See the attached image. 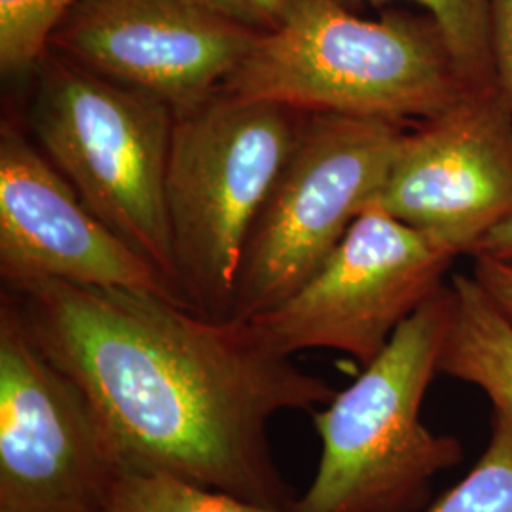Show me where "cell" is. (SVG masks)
I'll return each instance as SVG.
<instances>
[{
    "mask_svg": "<svg viewBox=\"0 0 512 512\" xmlns=\"http://www.w3.org/2000/svg\"><path fill=\"white\" fill-rule=\"evenodd\" d=\"M452 313L454 291L444 285L353 384L311 412L321 458L294 512L420 511L431 482L463 461L456 437L437 435L421 420Z\"/></svg>",
    "mask_w": 512,
    "mask_h": 512,
    "instance_id": "cell-3",
    "label": "cell"
},
{
    "mask_svg": "<svg viewBox=\"0 0 512 512\" xmlns=\"http://www.w3.org/2000/svg\"><path fill=\"white\" fill-rule=\"evenodd\" d=\"M484 255L512 264V213L480 241L473 256Z\"/></svg>",
    "mask_w": 512,
    "mask_h": 512,
    "instance_id": "cell-20",
    "label": "cell"
},
{
    "mask_svg": "<svg viewBox=\"0 0 512 512\" xmlns=\"http://www.w3.org/2000/svg\"><path fill=\"white\" fill-rule=\"evenodd\" d=\"M0 275L4 287L54 279L186 304L152 262L93 215L14 120L0 128Z\"/></svg>",
    "mask_w": 512,
    "mask_h": 512,
    "instance_id": "cell-11",
    "label": "cell"
},
{
    "mask_svg": "<svg viewBox=\"0 0 512 512\" xmlns=\"http://www.w3.org/2000/svg\"><path fill=\"white\" fill-rule=\"evenodd\" d=\"M105 512H294L200 486L179 476L126 469L110 492Z\"/></svg>",
    "mask_w": 512,
    "mask_h": 512,
    "instance_id": "cell-13",
    "label": "cell"
},
{
    "mask_svg": "<svg viewBox=\"0 0 512 512\" xmlns=\"http://www.w3.org/2000/svg\"><path fill=\"white\" fill-rule=\"evenodd\" d=\"M423 512H512V423L492 414L490 442L473 469Z\"/></svg>",
    "mask_w": 512,
    "mask_h": 512,
    "instance_id": "cell-14",
    "label": "cell"
},
{
    "mask_svg": "<svg viewBox=\"0 0 512 512\" xmlns=\"http://www.w3.org/2000/svg\"><path fill=\"white\" fill-rule=\"evenodd\" d=\"M456 258L380 203H370L317 274L253 323L291 357L330 349L365 366L446 285Z\"/></svg>",
    "mask_w": 512,
    "mask_h": 512,
    "instance_id": "cell-8",
    "label": "cell"
},
{
    "mask_svg": "<svg viewBox=\"0 0 512 512\" xmlns=\"http://www.w3.org/2000/svg\"><path fill=\"white\" fill-rule=\"evenodd\" d=\"M471 82L435 19L391 8L359 18L346 0H287L222 90L304 114L420 124Z\"/></svg>",
    "mask_w": 512,
    "mask_h": 512,
    "instance_id": "cell-2",
    "label": "cell"
},
{
    "mask_svg": "<svg viewBox=\"0 0 512 512\" xmlns=\"http://www.w3.org/2000/svg\"><path fill=\"white\" fill-rule=\"evenodd\" d=\"M220 18L255 31L268 33L277 27L287 0H194Z\"/></svg>",
    "mask_w": 512,
    "mask_h": 512,
    "instance_id": "cell-18",
    "label": "cell"
},
{
    "mask_svg": "<svg viewBox=\"0 0 512 512\" xmlns=\"http://www.w3.org/2000/svg\"><path fill=\"white\" fill-rule=\"evenodd\" d=\"M473 258V277L494 300L495 306L512 321V264L492 256L478 255Z\"/></svg>",
    "mask_w": 512,
    "mask_h": 512,
    "instance_id": "cell-19",
    "label": "cell"
},
{
    "mask_svg": "<svg viewBox=\"0 0 512 512\" xmlns=\"http://www.w3.org/2000/svg\"><path fill=\"white\" fill-rule=\"evenodd\" d=\"M406 126L306 114L239 264L230 319L253 321L302 289L378 200Z\"/></svg>",
    "mask_w": 512,
    "mask_h": 512,
    "instance_id": "cell-6",
    "label": "cell"
},
{
    "mask_svg": "<svg viewBox=\"0 0 512 512\" xmlns=\"http://www.w3.org/2000/svg\"><path fill=\"white\" fill-rule=\"evenodd\" d=\"M454 313L439 372L486 393L494 414L512 423V321L473 275L452 277Z\"/></svg>",
    "mask_w": 512,
    "mask_h": 512,
    "instance_id": "cell-12",
    "label": "cell"
},
{
    "mask_svg": "<svg viewBox=\"0 0 512 512\" xmlns=\"http://www.w3.org/2000/svg\"><path fill=\"white\" fill-rule=\"evenodd\" d=\"M74 0H0V71L29 78L48 38Z\"/></svg>",
    "mask_w": 512,
    "mask_h": 512,
    "instance_id": "cell-16",
    "label": "cell"
},
{
    "mask_svg": "<svg viewBox=\"0 0 512 512\" xmlns=\"http://www.w3.org/2000/svg\"><path fill=\"white\" fill-rule=\"evenodd\" d=\"M488 18L495 82L512 109V0H488Z\"/></svg>",
    "mask_w": 512,
    "mask_h": 512,
    "instance_id": "cell-17",
    "label": "cell"
},
{
    "mask_svg": "<svg viewBox=\"0 0 512 512\" xmlns=\"http://www.w3.org/2000/svg\"><path fill=\"white\" fill-rule=\"evenodd\" d=\"M306 114L232 93L175 114L165 207L184 302L230 319L239 264Z\"/></svg>",
    "mask_w": 512,
    "mask_h": 512,
    "instance_id": "cell-4",
    "label": "cell"
},
{
    "mask_svg": "<svg viewBox=\"0 0 512 512\" xmlns=\"http://www.w3.org/2000/svg\"><path fill=\"white\" fill-rule=\"evenodd\" d=\"M40 349L88 395L129 469L179 476L293 509L270 423L336 389L253 321L217 319L162 294L38 279L4 287Z\"/></svg>",
    "mask_w": 512,
    "mask_h": 512,
    "instance_id": "cell-1",
    "label": "cell"
},
{
    "mask_svg": "<svg viewBox=\"0 0 512 512\" xmlns=\"http://www.w3.org/2000/svg\"><path fill=\"white\" fill-rule=\"evenodd\" d=\"M258 35L194 0H74L48 50L179 114L220 92Z\"/></svg>",
    "mask_w": 512,
    "mask_h": 512,
    "instance_id": "cell-10",
    "label": "cell"
},
{
    "mask_svg": "<svg viewBox=\"0 0 512 512\" xmlns=\"http://www.w3.org/2000/svg\"><path fill=\"white\" fill-rule=\"evenodd\" d=\"M29 78L31 139L93 215L179 293L165 207L175 112L52 50L38 59Z\"/></svg>",
    "mask_w": 512,
    "mask_h": 512,
    "instance_id": "cell-5",
    "label": "cell"
},
{
    "mask_svg": "<svg viewBox=\"0 0 512 512\" xmlns=\"http://www.w3.org/2000/svg\"><path fill=\"white\" fill-rule=\"evenodd\" d=\"M129 469L82 387L0 300V512H105Z\"/></svg>",
    "mask_w": 512,
    "mask_h": 512,
    "instance_id": "cell-7",
    "label": "cell"
},
{
    "mask_svg": "<svg viewBox=\"0 0 512 512\" xmlns=\"http://www.w3.org/2000/svg\"><path fill=\"white\" fill-rule=\"evenodd\" d=\"M385 4L397 0H349ZM435 19L471 86L494 84L488 0H403Z\"/></svg>",
    "mask_w": 512,
    "mask_h": 512,
    "instance_id": "cell-15",
    "label": "cell"
},
{
    "mask_svg": "<svg viewBox=\"0 0 512 512\" xmlns=\"http://www.w3.org/2000/svg\"><path fill=\"white\" fill-rule=\"evenodd\" d=\"M376 202L454 255H475L512 213V109L497 82L406 129Z\"/></svg>",
    "mask_w": 512,
    "mask_h": 512,
    "instance_id": "cell-9",
    "label": "cell"
}]
</instances>
